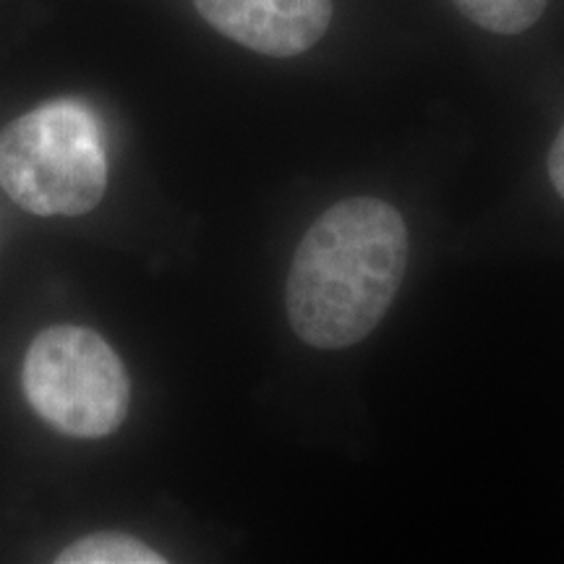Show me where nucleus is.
I'll list each match as a JSON object with an SVG mask.
<instances>
[{"instance_id": "nucleus-1", "label": "nucleus", "mask_w": 564, "mask_h": 564, "mask_svg": "<svg viewBox=\"0 0 564 564\" xmlns=\"http://www.w3.org/2000/svg\"><path fill=\"white\" fill-rule=\"evenodd\" d=\"M403 215L373 196L337 202L295 249L285 303L306 345L340 350L361 343L390 312L408 267Z\"/></svg>"}, {"instance_id": "nucleus-2", "label": "nucleus", "mask_w": 564, "mask_h": 564, "mask_svg": "<svg viewBox=\"0 0 564 564\" xmlns=\"http://www.w3.org/2000/svg\"><path fill=\"white\" fill-rule=\"evenodd\" d=\"M0 186L37 217H79L108 188L102 126L79 100H53L0 131Z\"/></svg>"}, {"instance_id": "nucleus-3", "label": "nucleus", "mask_w": 564, "mask_h": 564, "mask_svg": "<svg viewBox=\"0 0 564 564\" xmlns=\"http://www.w3.org/2000/svg\"><path fill=\"white\" fill-rule=\"evenodd\" d=\"M21 382L34 413L55 432L102 440L129 413L131 382L118 352L95 329L53 324L34 337Z\"/></svg>"}, {"instance_id": "nucleus-4", "label": "nucleus", "mask_w": 564, "mask_h": 564, "mask_svg": "<svg viewBox=\"0 0 564 564\" xmlns=\"http://www.w3.org/2000/svg\"><path fill=\"white\" fill-rule=\"evenodd\" d=\"M217 32L253 53L293 58L324 37L333 0H194Z\"/></svg>"}, {"instance_id": "nucleus-5", "label": "nucleus", "mask_w": 564, "mask_h": 564, "mask_svg": "<svg viewBox=\"0 0 564 564\" xmlns=\"http://www.w3.org/2000/svg\"><path fill=\"white\" fill-rule=\"evenodd\" d=\"M58 564H162L160 552L129 533H91L55 556Z\"/></svg>"}, {"instance_id": "nucleus-6", "label": "nucleus", "mask_w": 564, "mask_h": 564, "mask_svg": "<svg viewBox=\"0 0 564 564\" xmlns=\"http://www.w3.org/2000/svg\"><path fill=\"white\" fill-rule=\"evenodd\" d=\"M465 19L486 32L518 34L541 19L549 0H453Z\"/></svg>"}, {"instance_id": "nucleus-7", "label": "nucleus", "mask_w": 564, "mask_h": 564, "mask_svg": "<svg viewBox=\"0 0 564 564\" xmlns=\"http://www.w3.org/2000/svg\"><path fill=\"white\" fill-rule=\"evenodd\" d=\"M549 178H552L556 194L564 199V126L562 131L556 133L552 152H549Z\"/></svg>"}]
</instances>
